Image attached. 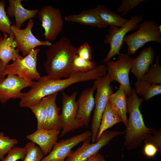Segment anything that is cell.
<instances>
[{
  "mask_svg": "<svg viewBox=\"0 0 161 161\" xmlns=\"http://www.w3.org/2000/svg\"><path fill=\"white\" fill-rule=\"evenodd\" d=\"M19 51L16 48L14 35H9L4 33L0 42V59L4 67L11 60L23 58L19 54Z\"/></svg>",
  "mask_w": 161,
  "mask_h": 161,
  "instance_id": "cell-19",
  "label": "cell"
},
{
  "mask_svg": "<svg viewBox=\"0 0 161 161\" xmlns=\"http://www.w3.org/2000/svg\"><path fill=\"white\" fill-rule=\"evenodd\" d=\"M84 161H106V160L103 156L98 152Z\"/></svg>",
  "mask_w": 161,
  "mask_h": 161,
  "instance_id": "cell-36",
  "label": "cell"
},
{
  "mask_svg": "<svg viewBox=\"0 0 161 161\" xmlns=\"http://www.w3.org/2000/svg\"><path fill=\"white\" fill-rule=\"evenodd\" d=\"M38 16L44 30V38L49 41H55L64 27V19L60 10L51 5H45L38 10Z\"/></svg>",
  "mask_w": 161,
  "mask_h": 161,
  "instance_id": "cell-8",
  "label": "cell"
},
{
  "mask_svg": "<svg viewBox=\"0 0 161 161\" xmlns=\"http://www.w3.org/2000/svg\"><path fill=\"white\" fill-rule=\"evenodd\" d=\"M25 146L27 152L23 161H41L44 154L38 146L31 142L27 143Z\"/></svg>",
  "mask_w": 161,
  "mask_h": 161,
  "instance_id": "cell-29",
  "label": "cell"
},
{
  "mask_svg": "<svg viewBox=\"0 0 161 161\" xmlns=\"http://www.w3.org/2000/svg\"><path fill=\"white\" fill-rule=\"evenodd\" d=\"M143 149V154L147 157L154 158L159 151L156 146L149 142H144Z\"/></svg>",
  "mask_w": 161,
  "mask_h": 161,
  "instance_id": "cell-35",
  "label": "cell"
},
{
  "mask_svg": "<svg viewBox=\"0 0 161 161\" xmlns=\"http://www.w3.org/2000/svg\"><path fill=\"white\" fill-rule=\"evenodd\" d=\"M144 142L151 143L158 148L159 153H161V129L156 130L151 129V132L148 133L144 140Z\"/></svg>",
  "mask_w": 161,
  "mask_h": 161,
  "instance_id": "cell-33",
  "label": "cell"
},
{
  "mask_svg": "<svg viewBox=\"0 0 161 161\" xmlns=\"http://www.w3.org/2000/svg\"><path fill=\"white\" fill-rule=\"evenodd\" d=\"M69 22L77 23L84 25L105 28L108 26L99 18L95 8L84 10L78 14H72L64 17Z\"/></svg>",
  "mask_w": 161,
  "mask_h": 161,
  "instance_id": "cell-20",
  "label": "cell"
},
{
  "mask_svg": "<svg viewBox=\"0 0 161 161\" xmlns=\"http://www.w3.org/2000/svg\"><path fill=\"white\" fill-rule=\"evenodd\" d=\"M4 67L3 62L0 59V82L2 80L5 78V76L4 74Z\"/></svg>",
  "mask_w": 161,
  "mask_h": 161,
  "instance_id": "cell-37",
  "label": "cell"
},
{
  "mask_svg": "<svg viewBox=\"0 0 161 161\" xmlns=\"http://www.w3.org/2000/svg\"><path fill=\"white\" fill-rule=\"evenodd\" d=\"M143 16L137 15H131L128 21L122 27L114 25H110L108 33L105 37L104 42L110 46L109 50L104 60V61L110 60L116 55H119L122 47L123 40L125 35L129 32L137 30L139 23L143 21Z\"/></svg>",
  "mask_w": 161,
  "mask_h": 161,
  "instance_id": "cell-5",
  "label": "cell"
},
{
  "mask_svg": "<svg viewBox=\"0 0 161 161\" xmlns=\"http://www.w3.org/2000/svg\"><path fill=\"white\" fill-rule=\"evenodd\" d=\"M97 66L95 61L82 58L76 54L74 57L72 67L75 72H86L95 69Z\"/></svg>",
  "mask_w": 161,
  "mask_h": 161,
  "instance_id": "cell-26",
  "label": "cell"
},
{
  "mask_svg": "<svg viewBox=\"0 0 161 161\" xmlns=\"http://www.w3.org/2000/svg\"><path fill=\"white\" fill-rule=\"evenodd\" d=\"M2 38H3V36H2L1 34V33L0 32V42L1 41V39H2Z\"/></svg>",
  "mask_w": 161,
  "mask_h": 161,
  "instance_id": "cell-39",
  "label": "cell"
},
{
  "mask_svg": "<svg viewBox=\"0 0 161 161\" xmlns=\"http://www.w3.org/2000/svg\"><path fill=\"white\" fill-rule=\"evenodd\" d=\"M91 132L86 131L65 140H60L41 161H65L73 152L72 149L76 145L91 138Z\"/></svg>",
  "mask_w": 161,
  "mask_h": 161,
  "instance_id": "cell-12",
  "label": "cell"
},
{
  "mask_svg": "<svg viewBox=\"0 0 161 161\" xmlns=\"http://www.w3.org/2000/svg\"><path fill=\"white\" fill-rule=\"evenodd\" d=\"M158 25L154 21L145 20L139 24V28L134 32L124 37L123 41L128 46L127 53L134 55L136 52L146 43L154 41L161 43V32Z\"/></svg>",
  "mask_w": 161,
  "mask_h": 161,
  "instance_id": "cell-3",
  "label": "cell"
},
{
  "mask_svg": "<svg viewBox=\"0 0 161 161\" xmlns=\"http://www.w3.org/2000/svg\"><path fill=\"white\" fill-rule=\"evenodd\" d=\"M127 97V112L129 113V117L125 131L124 146L131 150L140 147L148 134L151 132V129L145 125L140 109L144 99L138 97L134 88L132 89Z\"/></svg>",
  "mask_w": 161,
  "mask_h": 161,
  "instance_id": "cell-2",
  "label": "cell"
},
{
  "mask_svg": "<svg viewBox=\"0 0 161 161\" xmlns=\"http://www.w3.org/2000/svg\"><path fill=\"white\" fill-rule=\"evenodd\" d=\"M123 86L120 85L117 90L109 97L108 101L121 119L122 122L127 127V98Z\"/></svg>",
  "mask_w": 161,
  "mask_h": 161,
  "instance_id": "cell-21",
  "label": "cell"
},
{
  "mask_svg": "<svg viewBox=\"0 0 161 161\" xmlns=\"http://www.w3.org/2000/svg\"><path fill=\"white\" fill-rule=\"evenodd\" d=\"M95 80L93 85L97 89V92L95 98V108L91 126L92 143L96 142L102 114L108 99L113 93V89L110 86L111 82L107 74Z\"/></svg>",
  "mask_w": 161,
  "mask_h": 161,
  "instance_id": "cell-4",
  "label": "cell"
},
{
  "mask_svg": "<svg viewBox=\"0 0 161 161\" xmlns=\"http://www.w3.org/2000/svg\"><path fill=\"white\" fill-rule=\"evenodd\" d=\"M125 133V131H105L103 133L97 141L91 143V138L83 142L78 148L65 160V161H84L99 152L103 147L107 145L114 137Z\"/></svg>",
  "mask_w": 161,
  "mask_h": 161,
  "instance_id": "cell-11",
  "label": "cell"
},
{
  "mask_svg": "<svg viewBox=\"0 0 161 161\" xmlns=\"http://www.w3.org/2000/svg\"><path fill=\"white\" fill-rule=\"evenodd\" d=\"M136 92L140 96H142L145 100L160 94L161 84H151L148 83L138 80L135 83Z\"/></svg>",
  "mask_w": 161,
  "mask_h": 161,
  "instance_id": "cell-24",
  "label": "cell"
},
{
  "mask_svg": "<svg viewBox=\"0 0 161 161\" xmlns=\"http://www.w3.org/2000/svg\"><path fill=\"white\" fill-rule=\"evenodd\" d=\"M153 47L150 46L143 49L139 55L133 61L131 72L137 80H141L153 64L154 57Z\"/></svg>",
  "mask_w": 161,
  "mask_h": 161,
  "instance_id": "cell-16",
  "label": "cell"
},
{
  "mask_svg": "<svg viewBox=\"0 0 161 161\" xmlns=\"http://www.w3.org/2000/svg\"><path fill=\"white\" fill-rule=\"evenodd\" d=\"M18 143L17 140L5 136L4 133L0 132V160L2 161L5 154Z\"/></svg>",
  "mask_w": 161,
  "mask_h": 161,
  "instance_id": "cell-30",
  "label": "cell"
},
{
  "mask_svg": "<svg viewBox=\"0 0 161 161\" xmlns=\"http://www.w3.org/2000/svg\"><path fill=\"white\" fill-rule=\"evenodd\" d=\"M5 7L4 1L0 0V32L9 35H13L11 30L12 22L7 15Z\"/></svg>",
  "mask_w": 161,
  "mask_h": 161,
  "instance_id": "cell-28",
  "label": "cell"
},
{
  "mask_svg": "<svg viewBox=\"0 0 161 161\" xmlns=\"http://www.w3.org/2000/svg\"><path fill=\"white\" fill-rule=\"evenodd\" d=\"M77 54V48L68 38L64 36L52 44L46 52L44 64L45 71L49 77L55 79L66 78L75 72L72 64Z\"/></svg>",
  "mask_w": 161,
  "mask_h": 161,
  "instance_id": "cell-1",
  "label": "cell"
},
{
  "mask_svg": "<svg viewBox=\"0 0 161 161\" xmlns=\"http://www.w3.org/2000/svg\"><path fill=\"white\" fill-rule=\"evenodd\" d=\"M34 25L33 19H30L24 29L18 28L15 25L11 27L16 48L21 52L23 57L29 55L37 47L44 46L49 47L52 44L48 40H40L34 35L32 32Z\"/></svg>",
  "mask_w": 161,
  "mask_h": 161,
  "instance_id": "cell-10",
  "label": "cell"
},
{
  "mask_svg": "<svg viewBox=\"0 0 161 161\" xmlns=\"http://www.w3.org/2000/svg\"><path fill=\"white\" fill-rule=\"evenodd\" d=\"M161 25L160 24V25H159L158 26V29L159 31L161 32Z\"/></svg>",
  "mask_w": 161,
  "mask_h": 161,
  "instance_id": "cell-38",
  "label": "cell"
},
{
  "mask_svg": "<svg viewBox=\"0 0 161 161\" xmlns=\"http://www.w3.org/2000/svg\"><path fill=\"white\" fill-rule=\"evenodd\" d=\"M26 147L14 146L8 153L7 156L2 161H17L23 160L27 153Z\"/></svg>",
  "mask_w": 161,
  "mask_h": 161,
  "instance_id": "cell-31",
  "label": "cell"
},
{
  "mask_svg": "<svg viewBox=\"0 0 161 161\" xmlns=\"http://www.w3.org/2000/svg\"><path fill=\"white\" fill-rule=\"evenodd\" d=\"M147 0H122L120 6L116 10L117 13H121L122 16H126L129 12L141 3L146 1Z\"/></svg>",
  "mask_w": 161,
  "mask_h": 161,
  "instance_id": "cell-32",
  "label": "cell"
},
{
  "mask_svg": "<svg viewBox=\"0 0 161 161\" xmlns=\"http://www.w3.org/2000/svg\"><path fill=\"white\" fill-rule=\"evenodd\" d=\"M16 75L9 74L0 82V102L4 103L12 98H20L23 89L34 83Z\"/></svg>",
  "mask_w": 161,
  "mask_h": 161,
  "instance_id": "cell-13",
  "label": "cell"
},
{
  "mask_svg": "<svg viewBox=\"0 0 161 161\" xmlns=\"http://www.w3.org/2000/svg\"><path fill=\"white\" fill-rule=\"evenodd\" d=\"M46 97L43 98L38 103L29 108L34 114L37 120V129H44L45 118Z\"/></svg>",
  "mask_w": 161,
  "mask_h": 161,
  "instance_id": "cell-27",
  "label": "cell"
},
{
  "mask_svg": "<svg viewBox=\"0 0 161 161\" xmlns=\"http://www.w3.org/2000/svg\"><path fill=\"white\" fill-rule=\"evenodd\" d=\"M58 93H52L46 97L44 129L59 131L62 129L59 114L61 108L58 107L56 103Z\"/></svg>",
  "mask_w": 161,
  "mask_h": 161,
  "instance_id": "cell-17",
  "label": "cell"
},
{
  "mask_svg": "<svg viewBox=\"0 0 161 161\" xmlns=\"http://www.w3.org/2000/svg\"><path fill=\"white\" fill-rule=\"evenodd\" d=\"M22 0H9V5L7 14L9 17L15 18V26L21 29L22 24L28 20L32 19L38 13V10L36 9L28 10L22 5Z\"/></svg>",
  "mask_w": 161,
  "mask_h": 161,
  "instance_id": "cell-18",
  "label": "cell"
},
{
  "mask_svg": "<svg viewBox=\"0 0 161 161\" xmlns=\"http://www.w3.org/2000/svg\"><path fill=\"white\" fill-rule=\"evenodd\" d=\"M39 51L40 49L37 48L22 58L13 60L12 63L5 67L4 75L12 74L30 80H39L41 76L37 69V65Z\"/></svg>",
  "mask_w": 161,
  "mask_h": 161,
  "instance_id": "cell-7",
  "label": "cell"
},
{
  "mask_svg": "<svg viewBox=\"0 0 161 161\" xmlns=\"http://www.w3.org/2000/svg\"><path fill=\"white\" fill-rule=\"evenodd\" d=\"M62 110L60 117L62 129L59 137L84 125L76 118L78 107L75 99L77 92H74L69 95L62 92Z\"/></svg>",
  "mask_w": 161,
  "mask_h": 161,
  "instance_id": "cell-9",
  "label": "cell"
},
{
  "mask_svg": "<svg viewBox=\"0 0 161 161\" xmlns=\"http://www.w3.org/2000/svg\"><path fill=\"white\" fill-rule=\"evenodd\" d=\"M116 61L109 60L106 62V70L111 82L117 81L123 87L126 96L129 95L132 89L129 79V73L132 63L135 58L127 53H120Z\"/></svg>",
  "mask_w": 161,
  "mask_h": 161,
  "instance_id": "cell-6",
  "label": "cell"
},
{
  "mask_svg": "<svg viewBox=\"0 0 161 161\" xmlns=\"http://www.w3.org/2000/svg\"><path fill=\"white\" fill-rule=\"evenodd\" d=\"M121 122H122L121 119L110 105L108 100L102 116L97 136L96 142L98 141L103 133L107 129Z\"/></svg>",
  "mask_w": 161,
  "mask_h": 161,
  "instance_id": "cell-23",
  "label": "cell"
},
{
  "mask_svg": "<svg viewBox=\"0 0 161 161\" xmlns=\"http://www.w3.org/2000/svg\"><path fill=\"white\" fill-rule=\"evenodd\" d=\"M160 57H156V62L151 66L149 70L140 80L151 84H161V67L160 64Z\"/></svg>",
  "mask_w": 161,
  "mask_h": 161,
  "instance_id": "cell-25",
  "label": "cell"
},
{
  "mask_svg": "<svg viewBox=\"0 0 161 161\" xmlns=\"http://www.w3.org/2000/svg\"><path fill=\"white\" fill-rule=\"evenodd\" d=\"M77 55L84 59L91 60L92 57V49L87 42H85L77 48Z\"/></svg>",
  "mask_w": 161,
  "mask_h": 161,
  "instance_id": "cell-34",
  "label": "cell"
},
{
  "mask_svg": "<svg viewBox=\"0 0 161 161\" xmlns=\"http://www.w3.org/2000/svg\"><path fill=\"white\" fill-rule=\"evenodd\" d=\"M95 89L93 85L91 88L84 90L76 101L78 109L76 118L86 126L90 120L91 112L95 106L93 94Z\"/></svg>",
  "mask_w": 161,
  "mask_h": 161,
  "instance_id": "cell-15",
  "label": "cell"
},
{
  "mask_svg": "<svg viewBox=\"0 0 161 161\" xmlns=\"http://www.w3.org/2000/svg\"><path fill=\"white\" fill-rule=\"evenodd\" d=\"M60 133V131L55 129H37L34 132L27 135V138L38 145L44 155H46L57 142Z\"/></svg>",
  "mask_w": 161,
  "mask_h": 161,
  "instance_id": "cell-14",
  "label": "cell"
},
{
  "mask_svg": "<svg viewBox=\"0 0 161 161\" xmlns=\"http://www.w3.org/2000/svg\"><path fill=\"white\" fill-rule=\"evenodd\" d=\"M95 8L100 19L108 26L112 25L122 27L129 20L122 18L117 13L112 11L102 4H99Z\"/></svg>",
  "mask_w": 161,
  "mask_h": 161,
  "instance_id": "cell-22",
  "label": "cell"
}]
</instances>
